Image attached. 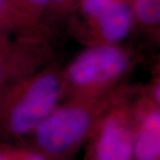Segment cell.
Listing matches in <instances>:
<instances>
[{"label": "cell", "mask_w": 160, "mask_h": 160, "mask_svg": "<svg viewBox=\"0 0 160 160\" xmlns=\"http://www.w3.org/2000/svg\"><path fill=\"white\" fill-rule=\"evenodd\" d=\"M63 99L62 68L50 62L0 92V132L13 137L34 132Z\"/></svg>", "instance_id": "6da1fadb"}, {"label": "cell", "mask_w": 160, "mask_h": 160, "mask_svg": "<svg viewBox=\"0 0 160 160\" xmlns=\"http://www.w3.org/2000/svg\"><path fill=\"white\" fill-rule=\"evenodd\" d=\"M132 62V52L122 44L86 46L62 68L64 99H95L113 94Z\"/></svg>", "instance_id": "7a4b0ae2"}, {"label": "cell", "mask_w": 160, "mask_h": 160, "mask_svg": "<svg viewBox=\"0 0 160 160\" xmlns=\"http://www.w3.org/2000/svg\"><path fill=\"white\" fill-rule=\"evenodd\" d=\"M116 92L95 99H63L35 130L38 145L44 151L54 155L73 149L87 135Z\"/></svg>", "instance_id": "3957f363"}, {"label": "cell", "mask_w": 160, "mask_h": 160, "mask_svg": "<svg viewBox=\"0 0 160 160\" xmlns=\"http://www.w3.org/2000/svg\"><path fill=\"white\" fill-rule=\"evenodd\" d=\"M0 31V92L50 62L51 50L41 31Z\"/></svg>", "instance_id": "277c9868"}, {"label": "cell", "mask_w": 160, "mask_h": 160, "mask_svg": "<svg viewBox=\"0 0 160 160\" xmlns=\"http://www.w3.org/2000/svg\"><path fill=\"white\" fill-rule=\"evenodd\" d=\"M129 102L125 93L117 92L102 115L94 145L96 160H131L133 157Z\"/></svg>", "instance_id": "5b68a950"}, {"label": "cell", "mask_w": 160, "mask_h": 160, "mask_svg": "<svg viewBox=\"0 0 160 160\" xmlns=\"http://www.w3.org/2000/svg\"><path fill=\"white\" fill-rule=\"evenodd\" d=\"M134 27L130 0H112L90 21L75 27V32L86 46L116 45L122 44Z\"/></svg>", "instance_id": "8992f818"}, {"label": "cell", "mask_w": 160, "mask_h": 160, "mask_svg": "<svg viewBox=\"0 0 160 160\" xmlns=\"http://www.w3.org/2000/svg\"><path fill=\"white\" fill-rule=\"evenodd\" d=\"M135 103L140 126L133 140V157L137 160L160 159V108L148 94Z\"/></svg>", "instance_id": "52a82bcc"}, {"label": "cell", "mask_w": 160, "mask_h": 160, "mask_svg": "<svg viewBox=\"0 0 160 160\" xmlns=\"http://www.w3.org/2000/svg\"><path fill=\"white\" fill-rule=\"evenodd\" d=\"M20 32L41 30L50 0H7Z\"/></svg>", "instance_id": "ba28073f"}, {"label": "cell", "mask_w": 160, "mask_h": 160, "mask_svg": "<svg viewBox=\"0 0 160 160\" xmlns=\"http://www.w3.org/2000/svg\"><path fill=\"white\" fill-rule=\"evenodd\" d=\"M135 27L160 44V0H130Z\"/></svg>", "instance_id": "9c48e42d"}, {"label": "cell", "mask_w": 160, "mask_h": 160, "mask_svg": "<svg viewBox=\"0 0 160 160\" xmlns=\"http://www.w3.org/2000/svg\"><path fill=\"white\" fill-rule=\"evenodd\" d=\"M78 1V0H50L46 16L55 21L70 16Z\"/></svg>", "instance_id": "30bf717a"}, {"label": "cell", "mask_w": 160, "mask_h": 160, "mask_svg": "<svg viewBox=\"0 0 160 160\" xmlns=\"http://www.w3.org/2000/svg\"><path fill=\"white\" fill-rule=\"evenodd\" d=\"M0 31L10 34L21 33L7 0H0Z\"/></svg>", "instance_id": "8fae6325"}, {"label": "cell", "mask_w": 160, "mask_h": 160, "mask_svg": "<svg viewBox=\"0 0 160 160\" xmlns=\"http://www.w3.org/2000/svg\"><path fill=\"white\" fill-rule=\"evenodd\" d=\"M147 94L160 108V60L155 67L149 92Z\"/></svg>", "instance_id": "7c38bea8"}, {"label": "cell", "mask_w": 160, "mask_h": 160, "mask_svg": "<svg viewBox=\"0 0 160 160\" xmlns=\"http://www.w3.org/2000/svg\"><path fill=\"white\" fill-rule=\"evenodd\" d=\"M15 160H45L44 158L39 154H29L26 155L24 157H20V158H15Z\"/></svg>", "instance_id": "4fadbf2b"}, {"label": "cell", "mask_w": 160, "mask_h": 160, "mask_svg": "<svg viewBox=\"0 0 160 160\" xmlns=\"http://www.w3.org/2000/svg\"><path fill=\"white\" fill-rule=\"evenodd\" d=\"M0 160H15V157L5 150H0Z\"/></svg>", "instance_id": "5bb4252c"}]
</instances>
